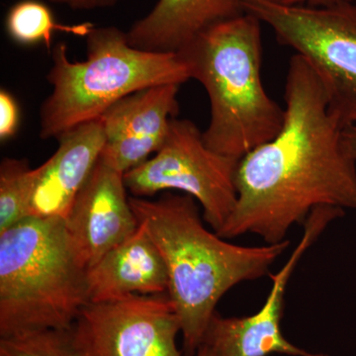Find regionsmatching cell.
Segmentation results:
<instances>
[{
  "instance_id": "obj_1",
  "label": "cell",
  "mask_w": 356,
  "mask_h": 356,
  "mask_svg": "<svg viewBox=\"0 0 356 356\" xmlns=\"http://www.w3.org/2000/svg\"><path fill=\"white\" fill-rule=\"evenodd\" d=\"M285 103L280 132L238 161L236 207L217 232L226 240L252 234L275 245L316 208L356 211V161L323 84L298 54L288 67Z\"/></svg>"
},
{
  "instance_id": "obj_2",
  "label": "cell",
  "mask_w": 356,
  "mask_h": 356,
  "mask_svg": "<svg viewBox=\"0 0 356 356\" xmlns=\"http://www.w3.org/2000/svg\"><path fill=\"white\" fill-rule=\"evenodd\" d=\"M197 201L165 193L158 200L130 197L138 221L147 227L165 261L168 295L177 312L184 353L195 356L220 300L232 288L269 273L289 241L241 245L204 226Z\"/></svg>"
},
{
  "instance_id": "obj_3",
  "label": "cell",
  "mask_w": 356,
  "mask_h": 356,
  "mask_svg": "<svg viewBox=\"0 0 356 356\" xmlns=\"http://www.w3.org/2000/svg\"><path fill=\"white\" fill-rule=\"evenodd\" d=\"M261 23L243 13L212 26L177 53L209 97L204 142L238 159L273 139L284 123L285 109L262 83Z\"/></svg>"
},
{
  "instance_id": "obj_4",
  "label": "cell",
  "mask_w": 356,
  "mask_h": 356,
  "mask_svg": "<svg viewBox=\"0 0 356 356\" xmlns=\"http://www.w3.org/2000/svg\"><path fill=\"white\" fill-rule=\"evenodd\" d=\"M86 38L88 57L83 62L70 60L65 43L51 50L47 76L51 92L40 111L41 139H58L70 129L102 118L115 103L142 89L191 79L179 54L135 48L127 32L114 26L95 27Z\"/></svg>"
},
{
  "instance_id": "obj_5",
  "label": "cell",
  "mask_w": 356,
  "mask_h": 356,
  "mask_svg": "<svg viewBox=\"0 0 356 356\" xmlns=\"http://www.w3.org/2000/svg\"><path fill=\"white\" fill-rule=\"evenodd\" d=\"M88 302L64 219L29 217L0 234V337L70 330Z\"/></svg>"
},
{
  "instance_id": "obj_6",
  "label": "cell",
  "mask_w": 356,
  "mask_h": 356,
  "mask_svg": "<svg viewBox=\"0 0 356 356\" xmlns=\"http://www.w3.org/2000/svg\"><path fill=\"white\" fill-rule=\"evenodd\" d=\"M243 6L305 58L341 127L356 125V3L314 7L245 0Z\"/></svg>"
},
{
  "instance_id": "obj_7",
  "label": "cell",
  "mask_w": 356,
  "mask_h": 356,
  "mask_svg": "<svg viewBox=\"0 0 356 356\" xmlns=\"http://www.w3.org/2000/svg\"><path fill=\"white\" fill-rule=\"evenodd\" d=\"M238 161L211 149L193 122L175 118L161 149L126 172L124 180L135 197H151L168 191L191 195L202 207L204 220L217 233L236 207Z\"/></svg>"
},
{
  "instance_id": "obj_8",
  "label": "cell",
  "mask_w": 356,
  "mask_h": 356,
  "mask_svg": "<svg viewBox=\"0 0 356 356\" xmlns=\"http://www.w3.org/2000/svg\"><path fill=\"white\" fill-rule=\"evenodd\" d=\"M70 331L77 356H186L168 293L88 302Z\"/></svg>"
},
{
  "instance_id": "obj_9",
  "label": "cell",
  "mask_w": 356,
  "mask_h": 356,
  "mask_svg": "<svg viewBox=\"0 0 356 356\" xmlns=\"http://www.w3.org/2000/svg\"><path fill=\"white\" fill-rule=\"evenodd\" d=\"M344 211L323 206L312 211L303 224V235L280 270L270 274L268 296L257 313L245 317L213 316L203 343L211 356H268L273 353L290 356H331L313 353L290 343L283 336L281 321L284 312L288 283L295 268L331 222L343 217Z\"/></svg>"
},
{
  "instance_id": "obj_10",
  "label": "cell",
  "mask_w": 356,
  "mask_h": 356,
  "mask_svg": "<svg viewBox=\"0 0 356 356\" xmlns=\"http://www.w3.org/2000/svg\"><path fill=\"white\" fill-rule=\"evenodd\" d=\"M127 191L124 173L100 156L65 219L70 247L86 270L139 227Z\"/></svg>"
},
{
  "instance_id": "obj_11",
  "label": "cell",
  "mask_w": 356,
  "mask_h": 356,
  "mask_svg": "<svg viewBox=\"0 0 356 356\" xmlns=\"http://www.w3.org/2000/svg\"><path fill=\"white\" fill-rule=\"evenodd\" d=\"M179 88L177 83L151 86L110 107L100 118L105 133L103 158L125 175L156 154L179 112Z\"/></svg>"
},
{
  "instance_id": "obj_12",
  "label": "cell",
  "mask_w": 356,
  "mask_h": 356,
  "mask_svg": "<svg viewBox=\"0 0 356 356\" xmlns=\"http://www.w3.org/2000/svg\"><path fill=\"white\" fill-rule=\"evenodd\" d=\"M55 154L39 166L30 217L65 219L105 147L102 119L70 129Z\"/></svg>"
},
{
  "instance_id": "obj_13",
  "label": "cell",
  "mask_w": 356,
  "mask_h": 356,
  "mask_svg": "<svg viewBox=\"0 0 356 356\" xmlns=\"http://www.w3.org/2000/svg\"><path fill=\"white\" fill-rule=\"evenodd\" d=\"M89 302L126 295L168 293V275L163 255L139 222L135 233L110 250L86 270Z\"/></svg>"
},
{
  "instance_id": "obj_14",
  "label": "cell",
  "mask_w": 356,
  "mask_h": 356,
  "mask_svg": "<svg viewBox=\"0 0 356 356\" xmlns=\"http://www.w3.org/2000/svg\"><path fill=\"white\" fill-rule=\"evenodd\" d=\"M245 0H159L127 31L135 48L179 53L212 26L245 13Z\"/></svg>"
},
{
  "instance_id": "obj_15",
  "label": "cell",
  "mask_w": 356,
  "mask_h": 356,
  "mask_svg": "<svg viewBox=\"0 0 356 356\" xmlns=\"http://www.w3.org/2000/svg\"><path fill=\"white\" fill-rule=\"evenodd\" d=\"M95 24L90 22L79 24H60L53 13L39 0H20L11 7L6 17V29L16 43L33 44L43 42L50 49L55 32L67 33L79 37H88Z\"/></svg>"
},
{
  "instance_id": "obj_16",
  "label": "cell",
  "mask_w": 356,
  "mask_h": 356,
  "mask_svg": "<svg viewBox=\"0 0 356 356\" xmlns=\"http://www.w3.org/2000/svg\"><path fill=\"white\" fill-rule=\"evenodd\" d=\"M39 168L23 159L6 158L0 165V234L30 217Z\"/></svg>"
},
{
  "instance_id": "obj_17",
  "label": "cell",
  "mask_w": 356,
  "mask_h": 356,
  "mask_svg": "<svg viewBox=\"0 0 356 356\" xmlns=\"http://www.w3.org/2000/svg\"><path fill=\"white\" fill-rule=\"evenodd\" d=\"M70 330H40L0 337V356H77Z\"/></svg>"
},
{
  "instance_id": "obj_18",
  "label": "cell",
  "mask_w": 356,
  "mask_h": 356,
  "mask_svg": "<svg viewBox=\"0 0 356 356\" xmlns=\"http://www.w3.org/2000/svg\"><path fill=\"white\" fill-rule=\"evenodd\" d=\"M19 126V109L13 95L1 89L0 91V140L13 138Z\"/></svg>"
},
{
  "instance_id": "obj_19",
  "label": "cell",
  "mask_w": 356,
  "mask_h": 356,
  "mask_svg": "<svg viewBox=\"0 0 356 356\" xmlns=\"http://www.w3.org/2000/svg\"><path fill=\"white\" fill-rule=\"evenodd\" d=\"M47 1L62 4L74 10H95V9L113 7L122 0H47Z\"/></svg>"
},
{
  "instance_id": "obj_20",
  "label": "cell",
  "mask_w": 356,
  "mask_h": 356,
  "mask_svg": "<svg viewBox=\"0 0 356 356\" xmlns=\"http://www.w3.org/2000/svg\"><path fill=\"white\" fill-rule=\"evenodd\" d=\"M276 3L285 4V6H308L314 7H323L334 6V4L350 2L356 3V0H269Z\"/></svg>"
},
{
  "instance_id": "obj_21",
  "label": "cell",
  "mask_w": 356,
  "mask_h": 356,
  "mask_svg": "<svg viewBox=\"0 0 356 356\" xmlns=\"http://www.w3.org/2000/svg\"><path fill=\"white\" fill-rule=\"evenodd\" d=\"M341 140L346 151L356 161V125L344 128L341 132Z\"/></svg>"
},
{
  "instance_id": "obj_22",
  "label": "cell",
  "mask_w": 356,
  "mask_h": 356,
  "mask_svg": "<svg viewBox=\"0 0 356 356\" xmlns=\"http://www.w3.org/2000/svg\"><path fill=\"white\" fill-rule=\"evenodd\" d=\"M195 356H211V355H210L209 350H208V348H206L205 346H201L200 348H199L197 353H196Z\"/></svg>"
}]
</instances>
